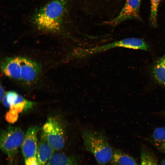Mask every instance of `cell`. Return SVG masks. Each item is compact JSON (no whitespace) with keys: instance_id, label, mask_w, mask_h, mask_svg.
Segmentation results:
<instances>
[{"instance_id":"cell-1","label":"cell","mask_w":165,"mask_h":165,"mask_svg":"<svg viewBox=\"0 0 165 165\" xmlns=\"http://www.w3.org/2000/svg\"><path fill=\"white\" fill-rule=\"evenodd\" d=\"M64 13V0H52L37 11L33 22L40 30L58 31L62 28Z\"/></svg>"},{"instance_id":"cell-2","label":"cell","mask_w":165,"mask_h":165,"mask_svg":"<svg viewBox=\"0 0 165 165\" xmlns=\"http://www.w3.org/2000/svg\"><path fill=\"white\" fill-rule=\"evenodd\" d=\"M82 137L86 149L99 164H105L111 161L114 151L102 132L86 129L82 132Z\"/></svg>"},{"instance_id":"cell-3","label":"cell","mask_w":165,"mask_h":165,"mask_svg":"<svg viewBox=\"0 0 165 165\" xmlns=\"http://www.w3.org/2000/svg\"><path fill=\"white\" fill-rule=\"evenodd\" d=\"M25 135V134L20 128L12 126L8 127L1 134L0 147L8 157L10 165L21 147Z\"/></svg>"},{"instance_id":"cell-4","label":"cell","mask_w":165,"mask_h":165,"mask_svg":"<svg viewBox=\"0 0 165 165\" xmlns=\"http://www.w3.org/2000/svg\"><path fill=\"white\" fill-rule=\"evenodd\" d=\"M42 130V133L55 151L64 148L66 139L65 127L61 120L54 117H50L44 124Z\"/></svg>"},{"instance_id":"cell-5","label":"cell","mask_w":165,"mask_h":165,"mask_svg":"<svg viewBox=\"0 0 165 165\" xmlns=\"http://www.w3.org/2000/svg\"><path fill=\"white\" fill-rule=\"evenodd\" d=\"M39 129L38 126H31L28 129L21 146L25 165H38L37 153L38 142L37 134Z\"/></svg>"},{"instance_id":"cell-6","label":"cell","mask_w":165,"mask_h":165,"mask_svg":"<svg viewBox=\"0 0 165 165\" xmlns=\"http://www.w3.org/2000/svg\"><path fill=\"white\" fill-rule=\"evenodd\" d=\"M141 0H126L118 15L106 22L107 24L115 26L126 20H140L139 9Z\"/></svg>"},{"instance_id":"cell-7","label":"cell","mask_w":165,"mask_h":165,"mask_svg":"<svg viewBox=\"0 0 165 165\" xmlns=\"http://www.w3.org/2000/svg\"><path fill=\"white\" fill-rule=\"evenodd\" d=\"M21 64V80L30 84L35 81L41 71L39 64L29 59L20 57Z\"/></svg>"},{"instance_id":"cell-8","label":"cell","mask_w":165,"mask_h":165,"mask_svg":"<svg viewBox=\"0 0 165 165\" xmlns=\"http://www.w3.org/2000/svg\"><path fill=\"white\" fill-rule=\"evenodd\" d=\"M2 68L5 74L13 79L21 80L20 57L7 58L2 62Z\"/></svg>"},{"instance_id":"cell-9","label":"cell","mask_w":165,"mask_h":165,"mask_svg":"<svg viewBox=\"0 0 165 165\" xmlns=\"http://www.w3.org/2000/svg\"><path fill=\"white\" fill-rule=\"evenodd\" d=\"M38 142L37 156L38 165H45L55 151L48 143L42 133Z\"/></svg>"},{"instance_id":"cell-10","label":"cell","mask_w":165,"mask_h":165,"mask_svg":"<svg viewBox=\"0 0 165 165\" xmlns=\"http://www.w3.org/2000/svg\"><path fill=\"white\" fill-rule=\"evenodd\" d=\"M35 103L27 100L11 106L5 116L6 120L10 123H13L18 119L20 113L31 108Z\"/></svg>"},{"instance_id":"cell-11","label":"cell","mask_w":165,"mask_h":165,"mask_svg":"<svg viewBox=\"0 0 165 165\" xmlns=\"http://www.w3.org/2000/svg\"><path fill=\"white\" fill-rule=\"evenodd\" d=\"M152 73L156 82L165 88V54L155 62Z\"/></svg>"},{"instance_id":"cell-12","label":"cell","mask_w":165,"mask_h":165,"mask_svg":"<svg viewBox=\"0 0 165 165\" xmlns=\"http://www.w3.org/2000/svg\"><path fill=\"white\" fill-rule=\"evenodd\" d=\"M152 143L160 151L165 153V127L156 128L150 138Z\"/></svg>"},{"instance_id":"cell-13","label":"cell","mask_w":165,"mask_h":165,"mask_svg":"<svg viewBox=\"0 0 165 165\" xmlns=\"http://www.w3.org/2000/svg\"><path fill=\"white\" fill-rule=\"evenodd\" d=\"M111 161L112 165H138L133 157L119 150L114 151Z\"/></svg>"},{"instance_id":"cell-14","label":"cell","mask_w":165,"mask_h":165,"mask_svg":"<svg viewBox=\"0 0 165 165\" xmlns=\"http://www.w3.org/2000/svg\"><path fill=\"white\" fill-rule=\"evenodd\" d=\"M45 165H78L70 156L61 152L54 153Z\"/></svg>"},{"instance_id":"cell-15","label":"cell","mask_w":165,"mask_h":165,"mask_svg":"<svg viewBox=\"0 0 165 165\" xmlns=\"http://www.w3.org/2000/svg\"><path fill=\"white\" fill-rule=\"evenodd\" d=\"M26 100H27L16 92L13 91H10L6 94L2 102L5 107L9 108L13 105L25 101Z\"/></svg>"},{"instance_id":"cell-16","label":"cell","mask_w":165,"mask_h":165,"mask_svg":"<svg viewBox=\"0 0 165 165\" xmlns=\"http://www.w3.org/2000/svg\"><path fill=\"white\" fill-rule=\"evenodd\" d=\"M161 0H150V20L152 25L156 26L157 22V13Z\"/></svg>"},{"instance_id":"cell-17","label":"cell","mask_w":165,"mask_h":165,"mask_svg":"<svg viewBox=\"0 0 165 165\" xmlns=\"http://www.w3.org/2000/svg\"><path fill=\"white\" fill-rule=\"evenodd\" d=\"M140 165H158L153 156L148 151H143L141 156Z\"/></svg>"},{"instance_id":"cell-18","label":"cell","mask_w":165,"mask_h":165,"mask_svg":"<svg viewBox=\"0 0 165 165\" xmlns=\"http://www.w3.org/2000/svg\"><path fill=\"white\" fill-rule=\"evenodd\" d=\"M0 102H1L3 100L4 97H5L6 93H5V90H4L3 88L1 85L0 86Z\"/></svg>"},{"instance_id":"cell-19","label":"cell","mask_w":165,"mask_h":165,"mask_svg":"<svg viewBox=\"0 0 165 165\" xmlns=\"http://www.w3.org/2000/svg\"><path fill=\"white\" fill-rule=\"evenodd\" d=\"M161 165H165V159L162 162Z\"/></svg>"},{"instance_id":"cell-20","label":"cell","mask_w":165,"mask_h":165,"mask_svg":"<svg viewBox=\"0 0 165 165\" xmlns=\"http://www.w3.org/2000/svg\"></svg>"}]
</instances>
